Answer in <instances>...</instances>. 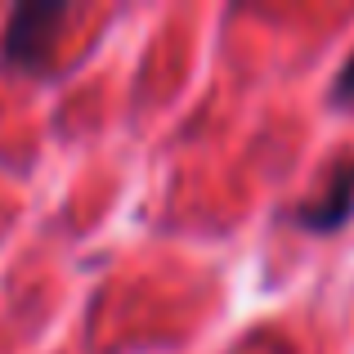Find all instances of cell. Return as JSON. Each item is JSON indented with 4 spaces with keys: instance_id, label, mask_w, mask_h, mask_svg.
I'll list each match as a JSON object with an SVG mask.
<instances>
[{
    "instance_id": "1",
    "label": "cell",
    "mask_w": 354,
    "mask_h": 354,
    "mask_svg": "<svg viewBox=\"0 0 354 354\" xmlns=\"http://www.w3.org/2000/svg\"><path fill=\"white\" fill-rule=\"evenodd\" d=\"M72 9L63 0H32V5H18L5 23V36H0V59L5 68L18 72H41L50 63L54 45H59V32L68 23Z\"/></svg>"
},
{
    "instance_id": "3",
    "label": "cell",
    "mask_w": 354,
    "mask_h": 354,
    "mask_svg": "<svg viewBox=\"0 0 354 354\" xmlns=\"http://www.w3.org/2000/svg\"><path fill=\"white\" fill-rule=\"evenodd\" d=\"M332 104H337V108H354V54L341 63L337 81H332Z\"/></svg>"
},
{
    "instance_id": "2",
    "label": "cell",
    "mask_w": 354,
    "mask_h": 354,
    "mask_svg": "<svg viewBox=\"0 0 354 354\" xmlns=\"http://www.w3.org/2000/svg\"><path fill=\"white\" fill-rule=\"evenodd\" d=\"M350 216H354V153H341L323 171L319 189L292 207V225L310 229V234H337Z\"/></svg>"
}]
</instances>
